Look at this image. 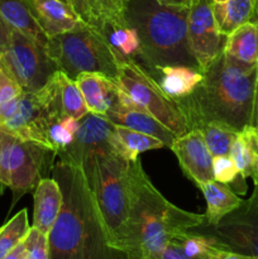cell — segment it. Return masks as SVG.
<instances>
[{
    "label": "cell",
    "instance_id": "3",
    "mask_svg": "<svg viewBox=\"0 0 258 259\" xmlns=\"http://www.w3.org/2000/svg\"><path fill=\"white\" fill-rule=\"evenodd\" d=\"M202 73L196 89L177 100L190 128L199 129L210 121L225 124L235 132L253 125L258 63H242L223 52Z\"/></svg>",
    "mask_w": 258,
    "mask_h": 259
},
{
    "label": "cell",
    "instance_id": "37",
    "mask_svg": "<svg viewBox=\"0 0 258 259\" xmlns=\"http://www.w3.org/2000/svg\"><path fill=\"white\" fill-rule=\"evenodd\" d=\"M10 25L4 20V18L0 14V53L4 52L9 43V34H10Z\"/></svg>",
    "mask_w": 258,
    "mask_h": 259
},
{
    "label": "cell",
    "instance_id": "44",
    "mask_svg": "<svg viewBox=\"0 0 258 259\" xmlns=\"http://www.w3.org/2000/svg\"><path fill=\"white\" fill-rule=\"evenodd\" d=\"M254 22H258V7H257V14H255V19Z\"/></svg>",
    "mask_w": 258,
    "mask_h": 259
},
{
    "label": "cell",
    "instance_id": "2",
    "mask_svg": "<svg viewBox=\"0 0 258 259\" xmlns=\"http://www.w3.org/2000/svg\"><path fill=\"white\" fill-rule=\"evenodd\" d=\"M129 215L119 253L126 259H159L174 238L205 223L204 214L171 204L156 189L141 161L129 162Z\"/></svg>",
    "mask_w": 258,
    "mask_h": 259
},
{
    "label": "cell",
    "instance_id": "34",
    "mask_svg": "<svg viewBox=\"0 0 258 259\" xmlns=\"http://www.w3.org/2000/svg\"><path fill=\"white\" fill-rule=\"evenodd\" d=\"M58 120H60V119H58ZM48 137H50V142L56 152L62 151L66 147L70 146V144L72 143L73 138H75V136H72L70 132L66 131L58 121L52 124V126L50 128Z\"/></svg>",
    "mask_w": 258,
    "mask_h": 259
},
{
    "label": "cell",
    "instance_id": "40",
    "mask_svg": "<svg viewBox=\"0 0 258 259\" xmlns=\"http://www.w3.org/2000/svg\"><path fill=\"white\" fill-rule=\"evenodd\" d=\"M220 259H258L255 255H248V254H242V253H235V252H227L224 250L222 258Z\"/></svg>",
    "mask_w": 258,
    "mask_h": 259
},
{
    "label": "cell",
    "instance_id": "14",
    "mask_svg": "<svg viewBox=\"0 0 258 259\" xmlns=\"http://www.w3.org/2000/svg\"><path fill=\"white\" fill-rule=\"evenodd\" d=\"M169 148L176 154L185 176L195 182L197 187L215 180L212 156L200 131L191 129L184 136L176 137Z\"/></svg>",
    "mask_w": 258,
    "mask_h": 259
},
{
    "label": "cell",
    "instance_id": "35",
    "mask_svg": "<svg viewBox=\"0 0 258 259\" xmlns=\"http://www.w3.org/2000/svg\"><path fill=\"white\" fill-rule=\"evenodd\" d=\"M224 253V252H223ZM223 255V254H222ZM222 255L218 258H195V257H191V255L187 254L186 252H185L184 249H182L181 244H180L179 239L176 238H174V239L171 240V242L167 244V247L164 248V250L162 252L161 254V258L159 259H220L222 258Z\"/></svg>",
    "mask_w": 258,
    "mask_h": 259
},
{
    "label": "cell",
    "instance_id": "24",
    "mask_svg": "<svg viewBox=\"0 0 258 259\" xmlns=\"http://www.w3.org/2000/svg\"><path fill=\"white\" fill-rule=\"evenodd\" d=\"M111 144L114 153L128 162H136L139 154L143 152L164 147V144L154 137L115 124Z\"/></svg>",
    "mask_w": 258,
    "mask_h": 259
},
{
    "label": "cell",
    "instance_id": "23",
    "mask_svg": "<svg viewBox=\"0 0 258 259\" xmlns=\"http://www.w3.org/2000/svg\"><path fill=\"white\" fill-rule=\"evenodd\" d=\"M224 55L247 65L258 63V22H248L227 35Z\"/></svg>",
    "mask_w": 258,
    "mask_h": 259
},
{
    "label": "cell",
    "instance_id": "19",
    "mask_svg": "<svg viewBox=\"0 0 258 259\" xmlns=\"http://www.w3.org/2000/svg\"><path fill=\"white\" fill-rule=\"evenodd\" d=\"M161 90L172 100L189 96L201 82L204 73L196 67L186 65L161 66L151 73Z\"/></svg>",
    "mask_w": 258,
    "mask_h": 259
},
{
    "label": "cell",
    "instance_id": "18",
    "mask_svg": "<svg viewBox=\"0 0 258 259\" xmlns=\"http://www.w3.org/2000/svg\"><path fill=\"white\" fill-rule=\"evenodd\" d=\"M33 197L34 210L32 227L42 234L48 235L62 206V192L57 181L53 177L42 179L35 186Z\"/></svg>",
    "mask_w": 258,
    "mask_h": 259
},
{
    "label": "cell",
    "instance_id": "33",
    "mask_svg": "<svg viewBox=\"0 0 258 259\" xmlns=\"http://www.w3.org/2000/svg\"><path fill=\"white\" fill-rule=\"evenodd\" d=\"M24 247L30 259H48L47 235L42 234L33 227H30L29 233L25 237Z\"/></svg>",
    "mask_w": 258,
    "mask_h": 259
},
{
    "label": "cell",
    "instance_id": "9",
    "mask_svg": "<svg viewBox=\"0 0 258 259\" xmlns=\"http://www.w3.org/2000/svg\"><path fill=\"white\" fill-rule=\"evenodd\" d=\"M116 82L131 96L137 108L151 114L176 137L191 131L179 103L169 99L156 78L137 61L120 60Z\"/></svg>",
    "mask_w": 258,
    "mask_h": 259
},
{
    "label": "cell",
    "instance_id": "45",
    "mask_svg": "<svg viewBox=\"0 0 258 259\" xmlns=\"http://www.w3.org/2000/svg\"><path fill=\"white\" fill-rule=\"evenodd\" d=\"M0 56H2V53H0Z\"/></svg>",
    "mask_w": 258,
    "mask_h": 259
},
{
    "label": "cell",
    "instance_id": "41",
    "mask_svg": "<svg viewBox=\"0 0 258 259\" xmlns=\"http://www.w3.org/2000/svg\"><path fill=\"white\" fill-rule=\"evenodd\" d=\"M253 125L258 128V78L257 88H255V99H254V116H253Z\"/></svg>",
    "mask_w": 258,
    "mask_h": 259
},
{
    "label": "cell",
    "instance_id": "32",
    "mask_svg": "<svg viewBox=\"0 0 258 259\" xmlns=\"http://www.w3.org/2000/svg\"><path fill=\"white\" fill-rule=\"evenodd\" d=\"M22 93L23 89L9 77L0 66V121L7 115L9 109L14 105Z\"/></svg>",
    "mask_w": 258,
    "mask_h": 259
},
{
    "label": "cell",
    "instance_id": "20",
    "mask_svg": "<svg viewBox=\"0 0 258 259\" xmlns=\"http://www.w3.org/2000/svg\"><path fill=\"white\" fill-rule=\"evenodd\" d=\"M218 29L223 35L248 22H254L258 0H210Z\"/></svg>",
    "mask_w": 258,
    "mask_h": 259
},
{
    "label": "cell",
    "instance_id": "36",
    "mask_svg": "<svg viewBox=\"0 0 258 259\" xmlns=\"http://www.w3.org/2000/svg\"><path fill=\"white\" fill-rule=\"evenodd\" d=\"M72 5H73V9L76 10V13H77V14L80 15V17L82 18L86 23L96 25L93 14H91V10H90V8H89L86 0H72Z\"/></svg>",
    "mask_w": 258,
    "mask_h": 259
},
{
    "label": "cell",
    "instance_id": "4",
    "mask_svg": "<svg viewBox=\"0 0 258 259\" xmlns=\"http://www.w3.org/2000/svg\"><path fill=\"white\" fill-rule=\"evenodd\" d=\"M189 10V8L159 4L157 0L125 2L124 20L137 30L141 40L136 61L149 73L168 65L199 68L187 39Z\"/></svg>",
    "mask_w": 258,
    "mask_h": 259
},
{
    "label": "cell",
    "instance_id": "15",
    "mask_svg": "<svg viewBox=\"0 0 258 259\" xmlns=\"http://www.w3.org/2000/svg\"><path fill=\"white\" fill-rule=\"evenodd\" d=\"M46 37L70 32L86 24L76 10L62 0H23Z\"/></svg>",
    "mask_w": 258,
    "mask_h": 259
},
{
    "label": "cell",
    "instance_id": "7",
    "mask_svg": "<svg viewBox=\"0 0 258 259\" xmlns=\"http://www.w3.org/2000/svg\"><path fill=\"white\" fill-rule=\"evenodd\" d=\"M57 152L0 129V189L9 187L14 202L52 172Z\"/></svg>",
    "mask_w": 258,
    "mask_h": 259
},
{
    "label": "cell",
    "instance_id": "30",
    "mask_svg": "<svg viewBox=\"0 0 258 259\" xmlns=\"http://www.w3.org/2000/svg\"><path fill=\"white\" fill-rule=\"evenodd\" d=\"M126 0H86L98 27L128 25L124 20Z\"/></svg>",
    "mask_w": 258,
    "mask_h": 259
},
{
    "label": "cell",
    "instance_id": "17",
    "mask_svg": "<svg viewBox=\"0 0 258 259\" xmlns=\"http://www.w3.org/2000/svg\"><path fill=\"white\" fill-rule=\"evenodd\" d=\"M104 116L115 125L125 126V128L154 137L161 141L164 147H169L172 142L176 139V136L169 129H167L163 124L154 119L151 114L141 109H126L116 103L109 109V111Z\"/></svg>",
    "mask_w": 258,
    "mask_h": 259
},
{
    "label": "cell",
    "instance_id": "43",
    "mask_svg": "<svg viewBox=\"0 0 258 259\" xmlns=\"http://www.w3.org/2000/svg\"><path fill=\"white\" fill-rule=\"evenodd\" d=\"M62 2H65V3H67V4H70L71 7L73 8V5H72V0H62Z\"/></svg>",
    "mask_w": 258,
    "mask_h": 259
},
{
    "label": "cell",
    "instance_id": "10",
    "mask_svg": "<svg viewBox=\"0 0 258 259\" xmlns=\"http://www.w3.org/2000/svg\"><path fill=\"white\" fill-rule=\"evenodd\" d=\"M0 66L27 93L40 90L57 71L47 47L14 28H10L9 43L0 56Z\"/></svg>",
    "mask_w": 258,
    "mask_h": 259
},
{
    "label": "cell",
    "instance_id": "22",
    "mask_svg": "<svg viewBox=\"0 0 258 259\" xmlns=\"http://www.w3.org/2000/svg\"><path fill=\"white\" fill-rule=\"evenodd\" d=\"M200 190L206 200V212L204 224L214 225L227 214L237 209L243 200L228 185L212 180L200 185Z\"/></svg>",
    "mask_w": 258,
    "mask_h": 259
},
{
    "label": "cell",
    "instance_id": "38",
    "mask_svg": "<svg viewBox=\"0 0 258 259\" xmlns=\"http://www.w3.org/2000/svg\"><path fill=\"white\" fill-rule=\"evenodd\" d=\"M159 4L169 5V7H180V8H189L192 5L195 0H157Z\"/></svg>",
    "mask_w": 258,
    "mask_h": 259
},
{
    "label": "cell",
    "instance_id": "1",
    "mask_svg": "<svg viewBox=\"0 0 258 259\" xmlns=\"http://www.w3.org/2000/svg\"><path fill=\"white\" fill-rule=\"evenodd\" d=\"M52 177L62 192L60 214L48 233V259H116L103 215L82 167L58 161Z\"/></svg>",
    "mask_w": 258,
    "mask_h": 259
},
{
    "label": "cell",
    "instance_id": "11",
    "mask_svg": "<svg viewBox=\"0 0 258 259\" xmlns=\"http://www.w3.org/2000/svg\"><path fill=\"white\" fill-rule=\"evenodd\" d=\"M190 232L204 235L222 250L258 257V185L249 199L217 224H201Z\"/></svg>",
    "mask_w": 258,
    "mask_h": 259
},
{
    "label": "cell",
    "instance_id": "5",
    "mask_svg": "<svg viewBox=\"0 0 258 259\" xmlns=\"http://www.w3.org/2000/svg\"><path fill=\"white\" fill-rule=\"evenodd\" d=\"M81 167L103 215L109 244L119 252L129 215V162L114 152H99Z\"/></svg>",
    "mask_w": 258,
    "mask_h": 259
},
{
    "label": "cell",
    "instance_id": "28",
    "mask_svg": "<svg viewBox=\"0 0 258 259\" xmlns=\"http://www.w3.org/2000/svg\"><path fill=\"white\" fill-rule=\"evenodd\" d=\"M197 131L202 134V138L212 157L229 156L230 147L238 132L217 121L204 124Z\"/></svg>",
    "mask_w": 258,
    "mask_h": 259
},
{
    "label": "cell",
    "instance_id": "39",
    "mask_svg": "<svg viewBox=\"0 0 258 259\" xmlns=\"http://www.w3.org/2000/svg\"><path fill=\"white\" fill-rule=\"evenodd\" d=\"M24 250H25V247H24V240H23L20 244H18L12 252L8 253V254L3 259H20L23 257V254H24Z\"/></svg>",
    "mask_w": 258,
    "mask_h": 259
},
{
    "label": "cell",
    "instance_id": "16",
    "mask_svg": "<svg viewBox=\"0 0 258 259\" xmlns=\"http://www.w3.org/2000/svg\"><path fill=\"white\" fill-rule=\"evenodd\" d=\"M75 81L90 113L105 115L118 103L119 85L114 78L99 72H82Z\"/></svg>",
    "mask_w": 258,
    "mask_h": 259
},
{
    "label": "cell",
    "instance_id": "6",
    "mask_svg": "<svg viewBox=\"0 0 258 259\" xmlns=\"http://www.w3.org/2000/svg\"><path fill=\"white\" fill-rule=\"evenodd\" d=\"M47 52L58 71L76 80L82 72H99L116 80L120 58L103 28L83 24L48 38Z\"/></svg>",
    "mask_w": 258,
    "mask_h": 259
},
{
    "label": "cell",
    "instance_id": "26",
    "mask_svg": "<svg viewBox=\"0 0 258 259\" xmlns=\"http://www.w3.org/2000/svg\"><path fill=\"white\" fill-rule=\"evenodd\" d=\"M56 80L58 85V94H60L61 111L63 115L73 116L80 120L82 116L89 113L83 96L81 94L80 88L75 80L68 77L62 71H56Z\"/></svg>",
    "mask_w": 258,
    "mask_h": 259
},
{
    "label": "cell",
    "instance_id": "12",
    "mask_svg": "<svg viewBox=\"0 0 258 259\" xmlns=\"http://www.w3.org/2000/svg\"><path fill=\"white\" fill-rule=\"evenodd\" d=\"M187 39L192 57L201 72L224 52L227 35H223L218 29L210 0H195L190 7Z\"/></svg>",
    "mask_w": 258,
    "mask_h": 259
},
{
    "label": "cell",
    "instance_id": "42",
    "mask_svg": "<svg viewBox=\"0 0 258 259\" xmlns=\"http://www.w3.org/2000/svg\"><path fill=\"white\" fill-rule=\"evenodd\" d=\"M20 259H30V257H29V255H28V253L24 250V254H23V257L20 258Z\"/></svg>",
    "mask_w": 258,
    "mask_h": 259
},
{
    "label": "cell",
    "instance_id": "29",
    "mask_svg": "<svg viewBox=\"0 0 258 259\" xmlns=\"http://www.w3.org/2000/svg\"><path fill=\"white\" fill-rule=\"evenodd\" d=\"M30 230L27 209L20 210L0 228V259L25 239Z\"/></svg>",
    "mask_w": 258,
    "mask_h": 259
},
{
    "label": "cell",
    "instance_id": "21",
    "mask_svg": "<svg viewBox=\"0 0 258 259\" xmlns=\"http://www.w3.org/2000/svg\"><path fill=\"white\" fill-rule=\"evenodd\" d=\"M229 156L244 179L258 185V128L247 125L239 131L230 147Z\"/></svg>",
    "mask_w": 258,
    "mask_h": 259
},
{
    "label": "cell",
    "instance_id": "25",
    "mask_svg": "<svg viewBox=\"0 0 258 259\" xmlns=\"http://www.w3.org/2000/svg\"><path fill=\"white\" fill-rule=\"evenodd\" d=\"M0 14L10 27L24 33L40 45L47 46L48 38L37 24L23 0H0Z\"/></svg>",
    "mask_w": 258,
    "mask_h": 259
},
{
    "label": "cell",
    "instance_id": "13",
    "mask_svg": "<svg viewBox=\"0 0 258 259\" xmlns=\"http://www.w3.org/2000/svg\"><path fill=\"white\" fill-rule=\"evenodd\" d=\"M114 124L104 115L89 111L80 119V128L72 143L62 151L57 152L58 159L82 166L83 162L99 152L113 151Z\"/></svg>",
    "mask_w": 258,
    "mask_h": 259
},
{
    "label": "cell",
    "instance_id": "27",
    "mask_svg": "<svg viewBox=\"0 0 258 259\" xmlns=\"http://www.w3.org/2000/svg\"><path fill=\"white\" fill-rule=\"evenodd\" d=\"M109 43L120 60L136 61L141 51V40L137 30L131 25H115L104 27Z\"/></svg>",
    "mask_w": 258,
    "mask_h": 259
},
{
    "label": "cell",
    "instance_id": "31",
    "mask_svg": "<svg viewBox=\"0 0 258 259\" xmlns=\"http://www.w3.org/2000/svg\"><path fill=\"white\" fill-rule=\"evenodd\" d=\"M212 172L217 181L228 185L235 194H245V179L239 174L230 156L212 157Z\"/></svg>",
    "mask_w": 258,
    "mask_h": 259
},
{
    "label": "cell",
    "instance_id": "8",
    "mask_svg": "<svg viewBox=\"0 0 258 259\" xmlns=\"http://www.w3.org/2000/svg\"><path fill=\"white\" fill-rule=\"evenodd\" d=\"M62 116L56 75L40 90L23 91L7 115L0 121V129L27 141L37 142L53 149L50 128Z\"/></svg>",
    "mask_w": 258,
    "mask_h": 259
}]
</instances>
